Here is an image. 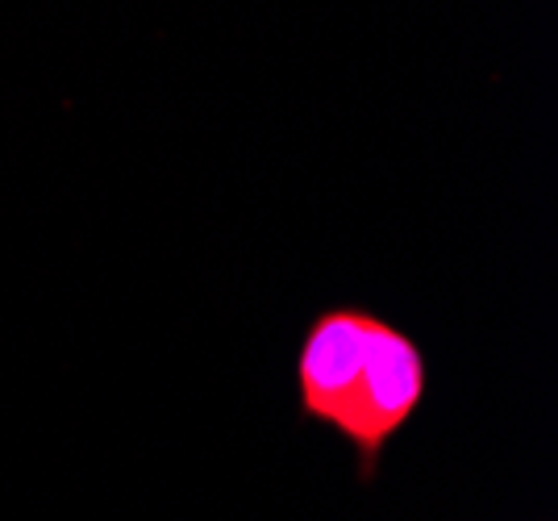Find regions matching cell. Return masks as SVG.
<instances>
[{
	"label": "cell",
	"mask_w": 558,
	"mask_h": 521,
	"mask_svg": "<svg viewBox=\"0 0 558 521\" xmlns=\"http://www.w3.org/2000/svg\"><path fill=\"white\" fill-rule=\"evenodd\" d=\"M429 388L425 351L413 334L367 308H326L296 351L301 422L342 434L359 484H375L392 438L417 417Z\"/></svg>",
	"instance_id": "obj_1"
}]
</instances>
